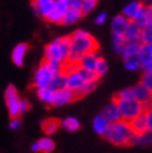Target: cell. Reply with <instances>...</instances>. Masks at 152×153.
Here are the masks:
<instances>
[{
	"label": "cell",
	"mask_w": 152,
	"mask_h": 153,
	"mask_svg": "<svg viewBox=\"0 0 152 153\" xmlns=\"http://www.w3.org/2000/svg\"><path fill=\"white\" fill-rule=\"evenodd\" d=\"M100 46L95 37L85 30H76L70 36V55L69 62L77 64L79 59L86 52L98 51Z\"/></svg>",
	"instance_id": "6da1fadb"
},
{
	"label": "cell",
	"mask_w": 152,
	"mask_h": 153,
	"mask_svg": "<svg viewBox=\"0 0 152 153\" xmlns=\"http://www.w3.org/2000/svg\"><path fill=\"white\" fill-rule=\"evenodd\" d=\"M133 136V131L127 121L120 120L116 122H112L109 125V128L104 137L106 141H109L111 144L117 147L130 146V141Z\"/></svg>",
	"instance_id": "7a4b0ae2"
},
{
	"label": "cell",
	"mask_w": 152,
	"mask_h": 153,
	"mask_svg": "<svg viewBox=\"0 0 152 153\" xmlns=\"http://www.w3.org/2000/svg\"><path fill=\"white\" fill-rule=\"evenodd\" d=\"M70 55V36L57 37L45 46L44 60L63 65L67 62Z\"/></svg>",
	"instance_id": "3957f363"
},
{
	"label": "cell",
	"mask_w": 152,
	"mask_h": 153,
	"mask_svg": "<svg viewBox=\"0 0 152 153\" xmlns=\"http://www.w3.org/2000/svg\"><path fill=\"white\" fill-rule=\"evenodd\" d=\"M63 72V65L56 64V62H49V61H42L40 66L37 67L34 75V81L33 85L34 87L37 88H44L49 87L51 80L54 79V76L57 74Z\"/></svg>",
	"instance_id": "277c9868"
},
{
	"label": "cell",
	"mask_w": 152,
	"mask_h": 153,
	"mask_svg": "<svg viewBox=\"0 0 152 153\" xmlns=\"http://www.w3.org/2000/svg\"><path fill=\"white\" fill-rule=\"evenodd\" d=\"M116 102L121 113V118L127 122H130L132 118L137 117L139 114L146 111V107L139 101H136L135 98H131V100H118Z\"/></svg>",
	"instance_id": "5b68a950"
},
{
	"label": "cell",
	"mask_w": 152,
	"mask_h": 153,
	"mask_svg": "<svg viewBox=\"0 0 152 153\" xmlns=\"http://www.w3.org/2000/svg\"><path fill=\"white\" fill-rule=\"evenodd\" d=\"M5 103L7 107V112H9L10 117H20L21 112H20V105L22 98L19 96L18 90L14 85H9L5 88Z\"/></svg>",
	"instance_id": "8992f818"
},
{
	"label": "cell",
	"mask_w": 152,
	"mask_h": 153,
	"mask_svg": "<svg viewBox=\"0 0 152 153\" xmlns=\"http://www.w3.org/2000/svg\"><path fill=\"white\" fill-rule=\"evenodd\" d=\"M67 9H69V6H67L65 0H54L52 9H51L50 14L48 15L46 20L50 22H54V24H61L64 15Z\"/></svg>",
	"instance_id": "52a82bcc"
},
{
	"label": "cell",
	"mask_w": 152,
	"mask_h": 153,
	"mask_svg": "<svg viewBox=\"0 0 152 153\" xmlns=\"http://www.w3.org/2000/svg\"><path fill=\"white\" fill-rule=\"evenodd\" d=\"M100 114L109 122V123H112V122H116V121L122 120V118H121V113H120V110H118L117 102L115 100H112L107 105H105L104 108L101 110V113Z\"/></svg>",
	"instance_id": "ba28073f"
},
{
	"label": "cell",
	"mask_w": 152,
	"mask_h": 153,
	"mask_svg": "<svg viewBox=\"0 0 152 153\" xmlns=\"http://www.w3.org/2000/svg\"><path fill=\"white\" fill-rule=\"evenodd\" d=\"M76 100V96L72 92L71 90L69 88H61V90H57L55 91V95H54V102H52V106L55 107H61L65 105H69L71 102H74Z\"/></svg>",
	"instance_id": "9c48e42d"
},
{
	"label": "cell",
	"mask_w": 152,
	"mask_h": 153,
	"mask_svg": "<svg viewBox=\"0 0 152 153\" xmlns=\"http://www.w3.org/2000/svg\"><path fill=\"white\" fill-rule=\"evenodd\" d=\"M65 75H66V88L71 90L74 94L79 92V91L82 88V86L86 83L76 70L71 71L69 74H65Z\"/></svg>",
	"instance_id": "30bf717a"
},
{
	"label": "cell",
	"mask_w": 152,
	"mask_h": 153,
	"mask_svg": "<svg viewBox=\"0 0 152 153\" xmlns=\"http://www.w3.org/2000/svg\"><path fill=\"white\" fill-rule=\"evenodd\" d=\"M98 59V53L97 51H91V52H86L77 61V66L81 68H85V70H90V71H95V66H96V61Z\"/></svg>",
	"instance_id": "8fae6325"
},
{
	"label": "cell",
	"mask_w": 152,
	"mask_h": 153,
	"mask_svg": "<svg viewBox=\"0 0 152 153\" xmlns=\"http://www.w3.org/2000/svg\"><path fill=\"white\" fill-rule=\"evenodd\" d=\"M28 50H29V45L25 44V42H20L13 49L11 60L16 66L21 67L22 65H24V60H25V56L28 53Z\"/></svg>",
	"instance_id": "7c38bea8"
},
{
	"label": "cell",
	"mask_w": 152,
	"mask_h": 153,
	"mask_svg": "<svg viewBox=\"0 0 152 153\" xmlns=\"http://www.w3.org/2000/svg\"><path fill=\"white\" fill-rule=\"evenodd\" d=\"M128 22H130V20H128L126 16H124L122 14L116 15V16L112 19V24H111L113 36H124Z\"/></svg>",
	"instance_id": "4fadbf2b"
},
{
	"label": "cell",
	"mask_w": 152,
	"mask_h": 153,
	"mask_svg": "<svg viewBox=\"0 0 152 153\" xmlns=\"http://www.w3.org/2000/svg\"><path fill=\"white\" fill-rule=\"evenodd\" d=\"M125 40L130 44H141V27H139L133 21H130L125 31Z\"/></svg>",
	"instance_id": "5bb4252c"
},
{
	"label": "cell",
	"mask_w": 152,
	"mask_h": 153,
	"mask_svg": "<svg viewBox=\"0 0 152 153\" xmlns=\"http://www.w3.org/2000/svg\"><path fill=\"white\" fill-rule=\"evenodd\" d=\"M130 126L132 128V131L135 134H141L145 133L147 131V121H146V113L143 112L141 114H139L137 117L132 118L130 122Z\"/></svg>",
	"instance_id": "9a60e30c"
},
{
	"label": "cell",
	"mask_w": 152,
	"mask_h": 153,
	"mask_svg": "<svg viewBox=\"0 0 152 153\" xmlns=\"http://www.w3.org/2000/svg\"><path fill=\"white\" fill-rule=\"evenodd\" d=\"M132 90H133V98L146 107V105H147L148 100L151 98L152 94L143 85H141V83H139V85H136L135 87H132Z\"/></svg>",
	"instance_id": "2e32d148"
},
{
	"label": "cell",
	"mask_w": 152,
	"mask_h": 153,
	"mask_svg": "<svg viewBox=\"0 0 152 153\" xmlns=\"http://www.w3.org/2000/svg\"><path fill=\"white\" fill-rule=\"evenodd\" d=\"M143 7H145V6H143V4H142L141 1H132V3L127 4V5L125 6L122 15H124V16H126L130 21H132V20L142 11Z\"/></svg>",
	"instance_id": "e0dca14e"
},
{
	"label": "cell",
	"mask_w": 152,
	"mask_h": 153,
	"mask_svg": "<svg viewBox=\"0 0 152 153\" xmlns=\"http://www.w3.org/2000/svg\"><path fill=\"white\" fill-rule=\"evenodd\" d=\"M137 59L142 64H147L150 61H152V45L141 42L139 44V50H137Z\"/></svg>",
	"instance_id": "ac0fdd59"
},
{
	"label": "cell",
	"mask_w": 152,
	"mask_h": 153,
	"mask_svg": "<svg viewBox=\"0 0 152 153\" xmlns=\"http://www.w3.org/2000/svg\"><path fill=\"white\" fill-rule=\"evenodd\" d=\"M60 127H61V123L57 118H46L41 122V129L46 136H52L56 133Z\"/></svg>",
	"instance_id": "d6986e66"
},
{
	"label": "cell",
	"mask_w": 152,
	"mask_h": 153,
	"mask_svg": "<svg viewBox=\"0 0 152 153\" xmlns=\"http://www.w3.org/2000/svg\"><path fill=\"white\" fill-rule=\"evenodd\" d=\"M152 144V133L146 131L145 133L135 134L130 141V146H151Z\"/></svg>",
	"instance_id": "ffe728a7"
},
{
	"label": "cell",
	"mask_w": 152,
	"mask_h": 153,
	"mask_svg": "<svg viewBox=\"0 0 152 153\" xmlns=\"http://www.w3.org/2000/svg\"><path fill=\"white\" fill-rule=\"evenodd\" d=\"M82 16H83V15H82L81 10H79V9H71V7H69V9L66 10L65 15H64V19H63L61 24H64V25L75 24V22H77L79 20H81Z\"/></svg>",
	"instance_id": "44dd1931"
},
{
	"label": "cell",
	"mask_w": 152,
	"mask_h": 153,
	"mask_svg": "<svg viewBox=\"0 0 152 153\" xmlns=\"http://www.w3.org/2000/svg\"><path fill=\"white\" fill-rule=\"evenodd\" d=\"M36 94L39 100L48 105V106H52V102H54V95H55V91L51 90L50 87H44V88H37L36 90Z\"/></svg>",
	"instance_id": "7402d4cb"
},
{
	"label": "cell",
	"mask_w": 152,
	"mask_h": 153,
	"mask_svg": "<svg viewBox=\"0 0 152 153\" xmlns=\"http://www.w3.org/2000/svg\"><path fill=\"white\" fill-rule=\"evenodd\" d=\"M109 122L106 121L101 114H97V116H95L94 121H92V128L95 133H97L98 136H104L106 133V131H107L109 128Z\"/></svg>",
	"instance_id": "603a6c76"
},
{
	"label": "cell",
	"mask_w": 152,
	"mask_h": 153,
	"mask_svg": "<svg viewBox=\"0 0 152 153\" xmlns=\"http://www.w3.org/2000/svg\"><path fill=\"white\" fill-rule=\"evenodd\" d=\"M61 127L64 129H66L67 132H76V131H79V129L81 128V123H80V121L76 118V117H66L65 120H63L61 122Z\"/></svg>",
	"instance_id": "cb8c5ba5"
},
{
	"label": "cell",
	"mask_w": 152,
	"mask_h": 153,
	"mask_svg": "<svg viewBox=\"0 0 152 153\" xmlns=\"http://www.w3.org/2000/svg\"><path fill=\"white\" fill-rule=\"evenodd\" d=\"M37 143H39V152H41V153H51L55 149V142L52 141L49 136L40 138L37 141Z\"/></svg>",
	"instance_id": "d4e9b609"
},
{
	"label": "cell",
	"mask_w": 152,
	"mask_h": 153,
	"mask_svg": "<svg viewBox=\"0 0 152 153\" xmlns=\"http://www.w3.org/2000/svg\"><path fill=\"white\" fill-rule=\"evenodd\" d=\"M49 87L51 90H54V91L65 88L66 87V75L64 72H60L56 76H54V79L51 80Z\"/></svg>",
	"instance_id": "484cf974"
},
{
	"label": "cell",
	"mask_w": 152,
	"mask_h": 153,
	"mask_svg": "<svg viewBox=\"0 0 152 153\" xmlns=\"http://www.w3.org/2000/svg\"><path fill=\"white\" fill-rule=\"evenodd\" d=\"M137 50H139V44H130V42H126L124 51L121 53L124 61L127 59H131V57H136L137 56Z\"/></svg>",
	"instance_id": "4316f807"
},
{
	"label": "cell",
	"mask_w": 152,
	"mask_h": 153,
	"mask_svg": "<svg viewBox=\"0 0 152 153\" xmlns=\"http://www.w3.org/2000/svg\"><path fill=\"white\" fill-rule=\"evenodd\" d=\"M98 85V81H91V82H86L85 85L82 86V88L79 91V92H76L75 96H76V100L77 98H82L83 96H86L89 94H91L92 91L96 88V86Z\"/></svg>",
	"instance_id": "83f0119b"
},
{
	"label": "cell",
	"mask_w": 152,
	"mask_h": 153,
	"mask_svg": "<svg viewBox=\"0 0 152 153\" xmlns=\"http://www.w3.org/2000/svg\"><path fill=\"white\" fill-rule=\"evenodd\" d=\"M76 71L79 72V75L83 79L85 82H91V81H98L100 77L97 76V74L95 71H90V70H85V68H81L77 66Z\"/></svg>",
	"instance_id": "f1b7e54d"
},
{
	"label": "cell",
	"mask_w": 152,
	"mask_h": 153,
	"mask_svg": "<svg viewBox=\"0 0 152 153\" xmlns=\"http://www.w3.org/2000/svg\"><path fill=\"white\" fill-rule=\"evenodd\" d=\"M109 70V66H107V62H106V60L101 56H98L97 61H96V66H95V72L97 74L98 77H101L104 76L106 72Z\"/></svg>",
	"instance_id": "f546056e"
},
{
	"label": "cell",
	"mask_w": 152,
	"mask_h": 153,
	"mask_svg": "<svg viewBox=\"0 0 152 153\" xmlns=\"http://www.w3.org/2000/svg\"><path fill=\"white\" fill-rule=\"evenodd\" d=\"M141 42L152 45V24H147L141 29Z\"/></svg>",
	"instance_id": "4dcf8cb0"
},
{
	"label": "cell",
	"mask_w": 152,
	"mask_h": 153,
	"mask_svg": "<svg viewBox=\"0 0 152 153\" xmlns=\"http://www.w3.org/2000/svg\"><path fill=\"white\" fill-rule=\"evenodd\" d=\"M131 98H133V90L132 87H127V88H124L121 90L120 92L113 97V100H131Z\"/></svg>",
	"instance_id": "1f68e13d"
},
{
	"label": "cell",
	"mask_w": 152,
	"mask_h": 153,
	"mask_svg": "<svg viewBox=\"0 0 152 153\" xmlns=\"http://www.w3.org/2000/svg\"><path fill=\"white\" fill-rule=\"evenodd\" d=\"M140 67H141V62L139 61L137 56L125 60V68H126V70H128V71H136V70H139Z\"/></svg>",
	"instance_id": "d6a6232c"
},
{
	"label": "cell",
	"mask_w": 152,
	"mask_h": 153,
	"mask_svg": "<svg viewBox=\"0 0 152 153\" xmlns=\"http://www.w3.org/2000/svg\"><path fill=\"white\" fill-rule=\"evenodd\" d=\"M140 83L145 86L150 91V92L152 94V72H143Z\"/></svg>",
	"instance_id": "836d02e7"
},
{
	"label": "cell",
	"mask_w": 152,
	"mask_h": 153,
	"mask_svg": "<svg viewBox=\"0 0 152 153\" xmlns=\"http://www.w3.org/2000/svg\"><path fill=\"white\" fill-rule=\"evenodd\" d=\"M96 3L97 1H83L82 5H81V13L82 15H87L89 13H91L94 9H95V6H96Z\"/></svg>",
	"instance_id": "e575fe53"
},
{
	"label": "cell",
	"mask_w": 152,
	"mask_h": 153,
	"mask_svg": "<svg viewBox=\"0 0 152 153\" xmlns=\"http://www.w3.org/2000/svg\"><path fill=\"white\" fill-rule=\"evenodd\" d=\"M21 127V120L20 117H11L10 122H9V128L11 131H18Z\"/></svg>",
	"instance_id": "d590c367"
},
{
	"label": "cell",
	"mask_w": 152,
	"mask_h": 153,
	"mask_svg": "<svg viewBox=\"0 0 152 153\" xmlns=\"http://www.w3.org/2000/svg\"><path fill=\"white\" fill-rule=\"evenodd\" d=\"M67 6L71 7V9H81V5H82V1L80 0H65Z\"/></svg>",
	"instance_id": "8d00e7d4"
},
{
	"label": "cell",
	"mask_w": 152,
	"mask_h": 153,
	"mask_svg": "<svg viewBox=\"0 0 152 153\" xmlns=\"http://www.w3.org/2000/svg\"><path fill=\"white\" fill-rule=\"evenodd\" d=\"M146 121H147V131L152 133V110H146Z\"/></svg>",
	"instance_id": "74e56055"
},
{
	"label": "cell",
	"mask_w": 152,
	"mask_h": 153,
	"mask_svg": "<svg viewBox=\"0 0 152 153\" xmlns=\"http://www.w3.org/2000/svg\"><path fill=\"white\" fill-rule=\"evenodd\" d=\"M106 20H107V14L106 13H101V14H98L96 19H95V24L97 25H102L106 22Z\"/></svg>",
	"instance_id": "f35d334b"
},
{
	"label": "cell",
	"mask_w": 152,
	"mask_h": 153,
	"mask_svg": "<svg viewBox=\"0 0 152 153\" xmlns=\"http://www.w3.org/2000/svg\"><path fill=\"white\" fill-rule=\"evenodd\" d=\"M143 13H145V16H146L147 22H148V24H152V5L145 6V9H143Z\"/></svg>",
	"instance_id": "ab89813d"
},
{
	"label": "cell",
	"mask_w": 152,
	"mask_h": 153,
	"mask_svg": "<svg viewBox=\"0 0 152 153\" xmlns=\"http://www.w3.org/2000/svg\"><path fill=\"white\" fill-rule=\"evenodd\" d=\"M30 108H31L30 103H29L26 100H21V105H20V112H21V114L25 113V112H28Z\"/></svg>",
	"instance_id": "60d3db41"
},
{
	"label": "cell",
	"mask_w": 152,
	"mask_h": 153,
	"mask_svg": "<svg viewBox=\"0 0 152 153\" xmlns=\"http://www.w3.org/2000/svg\"><path fill=\"white\" fill-rule=\"evenodd\" d=\"M140 68L143 72H152V61H150L147 64H142Z\"/></svg>",
	"instance_id": "b9f144b4"
},
{
	"label": "cell",
	"mask_w": 152,
	"mask_h": 153,
	"mask_svg": "<svg viewBox=\"0 0 152 153\" xmlns=\"http://www.w3.org/2000/svg\"><path fill=\"white\" fill-rule=\"evenodd\" d=\"M31 151H33L34 153H39V143L34 142V143L31 144Z\"/></svg>",
	"instance_id": "7bdbcfd3"
},
{
	"label": "cell",
	"mask_w": 152,
	"mask_h": 153,
	"mask_svg": "<svg viewBox=\"0 0 152 153\" xmlns=\"http://www.w3.org/2000/svg\"><path fill=\"white\" fill-rule=\"evenodd\" d=\"M146 110H152V96H151V98L148 100V102L146 105Z\"/></svg>",
	"instance_id": "ee69618b"
},
{
	"label": "cell",
	"mask_w": 152,
	"mask_h": 153,
	"mask_svg": "<svg viewBox=\"0 0 152 153\" xmlns=\"http://www.w3.org/2000/svg\"><path fill=\"white\" fill-rule=\"evenodd\" d=\"M143 6H150V5H152V0H143Z\"/></svg>",
	"instance_id": "f6af8a7d"
},
{
	"label": "cell",
	"mask_w": 152,
	"mask_h": 153,
	"mask_svg": "<svg viewBox=\"0 0 152 153\" xmlns=\"http://www.w3.org/2000/svg\"><path fill=\"white\" fill-rule=\"evenodd\" d=\"M33 3H36V4H40V3H45V1H50V0H31Z\"/></svg>",
	"instance_id": "bcb514c9"
},
{
	"label": "cell",
	"mask_w": 152,
	"mask_h": 153,
	"mask_svg": "<svg viewBox=\"0 0 152 153\" xmlns=\"http://www.w3.org/2000/svg\"><path fill=\"white\" fill-rule=\"evenodd\" d=\"M80 1L83 3V1H97V0H80Z\"/></svg>",
	"instance_id": "7dc6e473"
}]
</instances>
